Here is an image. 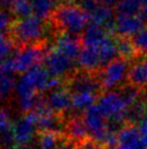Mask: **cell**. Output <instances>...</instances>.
I'll use <instances>...</instances> for the list:
<instances>
[{
	"mask_svg": "<svg viewBox=\"0 0 147 149\" xmlns=\"http://www.w3.org/2000/svg\"><path fill=\"white\" fill-rule=\"evenodd\" d=\"M50 20L54 27H56L57 33L79 36L90 23V15L80 6L61 3L55 8Z\"/></svg>",
	"mask_w": 147,
	"mask_h": 149,
	"instance_id": "1",
	"label": "cell"
},
{
	"mask_svg": "<svg viewBox=\"0 0 147 149\" xmlns=\"http://www.w3.org/2000/svg\"><path fill=\"white\" fill-rule=\"evenodd\" d=\"M9 32L10 37L17 47L33 45L41 42L45 34V25L41 19L33 14L14 21Z\"/></svg>",
	"mask_w": 147,
	"mask_h": 149,
	"instance_id": "2",
	"label": "cell"
},
{
	"mask_svg": "<svg viewBox=\"0 0 147 149\" xmlns=\"http://www.w3.org/2000/svg\"><path fill=\"white\" fill-rule=\"evenodd\" d=\"M47 52L45 42L19 47L16 52L11 56L14 72L24 74L30 69L40 65L45 60Z\"/></svg>",
	"mask_w": 147,
	"mask_h": 149,
	"instance_id": "3",
	"label": "cell"
},
{
	"mask_svg": "<svg viewBox=\"0 0 147 149\" xmlns=\"http://www.w3.org/2000/svg\"><path fill=\"white\" fill-rule=\"evenodd\" d=\"M131 63L121 57H117L100 72V79L102 82L104 91H116L127 84L128 73Z\"/></svg>",
	"mask_w": 147,
	"mask_h": 149,
	"instance_id": "4",
	"label": "cell"
},
{
	"mask_svg": "<svg viewBox=\"0 0 147 149\" xmlns=\"http://www.w3.org/2000/svg\"><path fill=\"white\" fill-rule=\"evenodd\" d=\"M65 86L71 94L76 93H92L101 96L104 91L100 73H90L87 71H75L65 79Z\"/></svg>",
	"mask_w": 147,
	"mask_h": 149,
	"instance_id": "5",
	"label": "cell"
},
{
	"mask_svg": "<svg viewBox=\"0 0 147 149\" xmlns=\"http://www.w3.org/2000/svg\"><path fill=\"white\" fill-rule=\"evenodd\" d=\"M98 106L108 121H117L123 124H127L126 112L128 106L117 91L103 93L98 97Z\"/></svg>",
	"mask_w": 147,
	"mask_h": 149,
	"instance_id": "6",
	"label": "cell"
},
{
	"mask_svg": "<svg viewBox=\"0 0 147 149\" xmlns=\"http://www.w3.org/2000/svg\"><path fill=\"white\" fill-rule=\"evenodd\" d=\"M45 68L50 74L58 79H67L75 72L74 60L61 54L55 48L48 50L43 60Z\"/></svg>",
	"mask_w": 147,
	"mask_h": 149,
	"instance_id": "7",
	"label": "cell"
},
{
	"mask_svg": "<svg viewBox=\"0 0 147 149\" xmlns=\"http://www.w3.org/2000/svg\"><path fill=\"white\" fill-rule=\"evenodd\" d=\"M82 119L89 137L103 144L107 134V119L103 114L98 104H94L89 108L82 114Z\"/></svg>",
	"mask_w": 147,
	"mask_h": 149,
	"instance_id": "8",
	"label": "cell"
},
{
	"mask_svg": "<svg viewBox=\"0 0 147 149\" xmlns=\"http://www.w3.org/2000/svg\"><path fill=\"white\" fill-rule=\"evenodd\" d=\"M45 99L48 107L57 114L65 116V113L73 110V94L66 86L49 91Z\"/></svg>",
	"mask_w": 147,
	"mask_h": 149,
	"instance_id": "9",
	"label": "cell"
},
{
	"mask_svg": "<svg viewBox=\"0 0 147 149\" xmlns=\"http://www.w3.org/2000/svg\"><path fill=\"white\" fill-rule=\"evenodd\" d=\"M81 37H79L78 35L57 33L53 48L71 60H75L78 58L81 51Z\"/></svg>",
	"mask_w": 147,
	"mask_h": 149,
	"instance_id": "10",
	"label": "cell"
},
{
	"mask_svg": "<svg viewBox=\"0 0 147 149\" xmlns=\"http://www.w3.org/2000/svg\"><path fill=\"white\" fill-rule=\"evenodd\" d=\"M145 27L146 25L139 15H117L116 19V36L132 38Z\"/></svg>",
	"mask_w": 147,
	"mask_h": 149,
	"instance_id": "11",
	"label": "cell"
},
{
	"mask_svg": "<svg viewBox=\"0 0 147 149\" xmlns=\"http://www.w3.org/2000/svg\"><path fill=\"white\" fill-rule=\"evenodd\" d=\"M145 146L137 125L126 124L118 133L116 149H142Z\"/></svg>",
	"mask_w": 147,
	"mask_h": 149,
	"instance_id": "12",
	"label": "cell"
},
{
	"mask_svg": "<svg viewBox=\"0 0 147 149\" xmlns=\"http://www.w3.org/2000/svg\"><path fill=\"white\" fill-rule=\"evenodd\" d=\"M36 124L28 116L25 114L24 118L16 121L13 125L12 132L14 137V143L16 145L28 146V144L33 141L35 133H36Z\"/></svg>",
	"mask_w": 147,
	"mask_h": 149,
	"instance_id": "13",
	"label": "cell"
},
{
	"mask_svg": "<svg viewBox=\"0 0 147 149\" xmlns=\"http://www.w3.org/2000/svg\"><path fill=\"white\" fill-rule=\"evenodd\" d=\"M127 83L139 91H147V62L144 58L131 63Z\"/></svg>",
	"mask_w": 147,
	"mask_h": 149,
	"instance_id": "14",
	"label": "cell"
},
{
	"mask_svg": "<svg viewBox=\"0 0 147 149\" xmlns=\"http://www.w3.org/2000/svg\"><path fill=\"white\" fill-rule=\"evenodd\" d=\"M77 63L80 70L90 73H100L103 69V64L98 51L94 48L83 47L77 58Z\"/></svg>",
	"mask_w": 147,
	"mask_h": 149,
	"instance_id": "15",
	"label": "cell"
},
{
	"mask_svg": "<svg viewBox=\"0 0 147 149\" xmlns=\"http://www.w3.org/2000/svg\"><path fill=\"white\" fill-rule=\"evenodd\" d=\"M64 134L67 136V138H69L74 143H78V141L89 137L82 116H80L74 113L69 118H66Z\"/></svg>",
	"mask_w": 147,
	"mask_h": 149,
	"instance_id": "16",
	"label": "cell"
},
{
	"mask_svg": "<svg viewBox=\"0 0 147 149\" xmlns=\"http://www.w3.org/2000/svg\"><path fill=\"white\" fill-rule=\"evenodd\" d=\"M117 44L118 57L126 59L130 63H133L139 59L144 58V56L136 49L134 42L131 37H122V36H115Z\"/></svg>",
	"mask_w": 147,
	"mask_h": 149,
	"instance_id": "17",
	"label": "cell"
},
{
	"mask_svg": "<svg viewBox=\"0 0 147 149\" xmlns=\"http://www.w3.org/2000/svg\"><path fill=\"white\" fill-rule=\"evenodd\" d=\"M107 35H109V34L107 33L103 27H101L100 25L94 24V23H89L86 31L80 36L81 37V44L86 48H94L98 42L106 37Z\"/></svg>",
	"mask_w": 147,
	"mask_h": 149,
	"instance_id": "18",
	"label": "cell"
},
{
	"mask_svg": "<svg viewBox=\"0 0 147 149\" xmlns=\"http://www.w3.org/2000/svg\"><path fill=\"white\" fill-rule=\"evenodd\" d=\"M100 97V96H98ZM98 95L92 93H76L73 94V110L77 112H84L94 106Z\"/></svg>",
	"mask_w": 147,
	"mask_h": 149,
	"instance_id": "19",
	"label": "cell"
},
{
	"mask_svg": "<svg viewBox=\"0 0 147 149\" xmlns=\"http://www.w3.org/2000/svg\"><path fill=\"white\" fill-rule=\"evenodd\" d=\"M143 7V0H120L115 8L116 15H136Z\"/></svg>",
	"mask_w": 147,
	"mask_h": 149,
	"instance_id": "20",
	"label": "cell"
},
{
	"mask_svg": "<svg viewBox=\"0 0 147 149\" xmlns=\"http://www.w3.org/2000/svg\"><path fill=\"white\" fill-rule=\"evenodd\" d=\"M55 8L56 7L54 0H38L33 2L34 15L41 20H48L49 17H51Z\"/></svg>",
	"mask_w": 147,
	"mask_h": 149,
	"instance_id": "21",
	"label": "cell"
},
{
	"mask_svg": "<svg viewBox=\"0 0 147 149\" xmlns=\"http://www.w3.org/2000/svg\"><path fill=\"white\" fill-rule=\"evenodd\" d=\"M11 13L19 19H24L33 15L32 0H13L11 6Z\"/></svg>",
	"mask_w": 147,
	"mask_h": 149,
	"instance_id": "22",
	"label": "cell"
},
{
	"mask_svg": "<svg viewBox=\"0 0 147 149\" xmlns=\"http://www.w3.org/2000/svg\"><path fill=\"white\" fill-rule=\"evenodd\" d=\"M16 81L14 77V73H4L0 71V96L7 97L13 91H15Z\"/></svg>",
	"mask_w": 147,
	"mask_h": 149,
	"instance_id": "23",
	"label": "cell"
},
{
	"mask_svg": "<svg viewBox=\"0 0 147 149\" xmlns=\"http://www.w3.org/2000/svg\"><path fill=\"white\" fill-rule=\"evenodd\" d=\"M16 46L10 36L9 37L8 35L0 36V63L12 56V50Z\"/></svg>",
	"mask_w": 147,
	"mask_h": 149,
	"instance_id": "24",
	"label": "cell"
},
{
	"mask_svg": "<svg viewBox=\"0 0 147 149\" xmlns=\"http://www.w3.org/2000/svg\"><path fill=\"white\" fill-rule=\"evenodd\" d=\"M14 21L15 20L13 19L12 13L8 12L3 9H0V36L5 35V33L10 31Z\"/></svg>",
	"mask_w": 147,
	"mask_h": 149,
	"instance_id": "25",
	"label": "cell"
},
{
	"mask_svg": "<svg viewBox=\"0 0 147 149\" xmlns=\"http://www.w3.org/2000/svg\"><path fill=\"white\" fill-rule=\"evenodd\" d=\"M132 40L134 42L136 49L143 56H145V54L147 52V26L136 36L132 37Z\"/></svg>",
	"mask_w": 147,
	"mask_h": 149,
	"instance_id": "26",
	"label": "cell"
},
{
	"mask_svg": "<svg viewBox=\"0 0 147 149\" xmlns=\"http://www.w3.org/2000/svg\"><path fill=\"white\" fill-rule=\"evenodd\" d=\"M75 149H106L98 141L92 139L91 137H87L82 141L75 143Z\"/></svg>",
	"mask_w": 147,
	"mask_h": 149,
	"instance_id": "27",
	"label": "cell"
},
{
	"mask_svg": "<svg viewBox=\"0 0 147 149\" xmlns=\"http://www.w3.org/2000/svg\"><path fill=\"white\" fill-rule=\"evenodd\" d=\"M13 125L10 121L9 114L5 112V110L0 109V133L7 132L9 130H12Z\"/></svg>",
	"mask_w": 147,
	"mask_h": 149,
	"instance_id": "28",
	"label": "cell"
},
{
	"mask_svg": "<svg viewBox=\"0 0 147 149\" xmlns=\"http://www.w3.org/2000/svg\"><path fill=\"white\" fill-rule=\"evenodd\" d=\"M98 4L100 3L95 2L93 0H80V4L79 6L90 15V14H92L95 11V9L98 7Z\"/></svg>",
	"mask_w": 147,
	"mask_h": 149,
	"instance_id": "29",
	"label": "cell"
},
{
	"mask_svg": "<svg viewBox=\"0 0 147 149\" xmlns=\"http://www.w3.org/2000/svg\"><path fill=\"white\" fill-rule=\"evenodd\" d=\"M139 130L141 137H142V141L147 146V116L141 121V123L139 124Z\"/></svg>",
	"mask_w": 147,
	"mask_h": 149,
	"instance_id": "30",
	"label": "cell"
},
{
	"mask_svg": "<svg viewBox=\"0 0 147 149\" xmlns=\"http://www.w3.org/2000/svg\"><path fill=\"white\" fill-rule=\"evenodd\" d=\"M139 17L147 26V3L143 4V7H142V9H141V11L139 13Z\"/></svg>",
	"mask_w": 147,
	"mask_h": 149,
	"instance_id": "31",
	"label": "cell"
},
{
	"mask_svg": "<svg viewBox=\"0 0 147 149\" xmlns=\"http://www.w3.org/2000/svg\"><path fill=\"white\" fill-rule=\"evenodd\" d=\"M12 1L13 0H0V9H3V10L8 8L11 9Z\"/></svg>",
	"mask_w": 147,
	"mask_h": 149,
	"instance_id": "32",
	"label": "cell"
},
{
	"mask_svg": "<svg viewBox=\"0 0 147 149\" xmlns=\"http://www.w3.org/2000/svg\"><path fill=\"white\" fill-rule=\"evenodd\" d=\"M7 149H29V147L28 146H23V145H13V146H11V147H9V148H7Z\"/></svg>",
	"mask_w": 147,
	"mask_h": 149,
	"instance_id": "33",
	"label": "cell"
},
{
	"mask_svg": "<svg viewBox=\"0 0 147 149\" xmlns=\"http://www.w3.org/2000/svg\"><path fill=\"white\" fill-rule=\"evenodd\" d=\"M77 0H62V3H66V4H74Z\"/></svg>",
	"mask_w": 147,
	"mask_h": 149,
	"instance_id": "34",
	"label": "cell"
},
{
	"mask_svg": "<svg viewBox=\"0 0 147 149\" xmlns=\"http://www.w3.org/2000/svg\"><path fill=\"white\" fill-rule=\"evenodd\" d=\"M93 1H95V2H98V3H100V4H104V3H105V1H106V0H93Z\"/></svg>",
	"mask_w": 147,
	"mask_h": 149,
	"instance_id": "35",
	"label": "cell"
},
{
	"mask_svg": "<svg viewBox=\"0 0 147 149\" xmlns=\"http://www.w3.org/2000/svg\"><path fill=\"white\" fill-rule=\"evenodd\" d=\"M144 59H145V61L147 62V52L145 54V56H144Z\"/></svg>",
	"mask_w": 147,
	"mask_h": 149,
	"instance_id": "36",
	"label": "cell"
},
{
	"mask_svg": "<svg viewBox=\"0 0 147 149\" xmlns=\"http://www.w3.org/2000/svg\"><path fill=\"white\" fill-rule=\"evenodd\" d=\"M142 149H147V146H145V147H143Z\"/></svg>",
	"mask_w": 147,
	"mask_h": 149,
	"instance_id": "37",
	"label": "cell"
},
{
	"mask_svg": "<svg viewBox=\"0 0 147 149\" xmlns=\"http://www.w3.org/2000/svg\"><path fill=\"white\" fill-rule=\"evenodd\" d=\"M35 1H38V0H32V2H35Z\"/></svg>",
	"mask_w": 147,
	"mask_h": 149,
	"instance_id": "38",
	"label": "cell"
},
{
	"mask_svg": "<svg viewBox=\"0 0 147 149\" xmlns=\"http://www.w3.org/2000/svg\"><path fill=\"white\" fill-rule=\"evenodd\" d=\"M146 96H147V91H146Z\"/></svg>",
	"mask_w": 147,
	"mask_h": 149,
	"instance_id": "39",
	"label": "cell"
},
{
	"mask_svg": "<svg viewBox=\"0 0 147 149\" xmlns=\"http://www.w3.org/2000/svg\"><path fill=\"white\" fill-rule=\"evenodd\" d=\"M39 149H41V148H39Z\"/></svg>",
	"mask_w": 147,
	"mask_h": 149,
	"instance_id": "40",
	"label": "cell"
},
{
	"mask_svg": "<svg viewBox=\"0 0 147 149\" xmlns=\"http://www.w3.org/2000/svg\"><path fill=\"white\" fill-rule=\"evenodd\" d=\"M0 97H1V96H0Z\"/></svg>",
	"mask_w": 147,
	"mask_h": 149,
	"instance_id": "41",
	"label": "cell"
}]
</instances>
